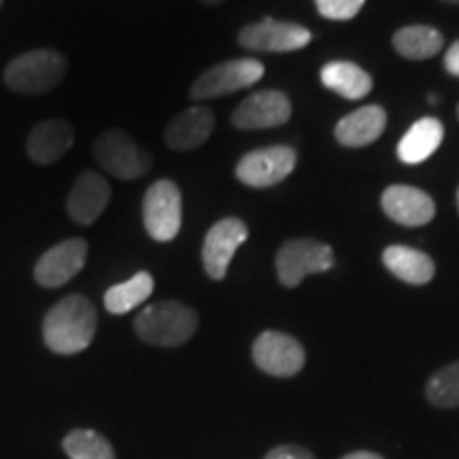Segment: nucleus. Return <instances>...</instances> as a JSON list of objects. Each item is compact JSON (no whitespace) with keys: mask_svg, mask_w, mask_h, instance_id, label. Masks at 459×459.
Returning a JSON list of instances; mask_svg holds the SVG:
<instances>
[{"mask_svg":"<svg viewBox=\"0 0 459 459\" xmlns=\"http://www.w3.org/2000/svg\"><path fill=\"white\" fill-rule=\"evenodd\" d=\"M183 203L181 189L175 181L160 179L143 198V223L147 234L158 243H169L181 232Z\"/></svg>","mask_w":459,"mask_h":459,"instance_id":"39448f33","label":"nucleus"},{"mask_svg":"<svg viewBox=\"0 0 459 459\" xmlns=\"http://www.w3.org/2000/svg\"><path fill=\"white\" fill-rule=\"evenodd\" d=\"M91 152H94V158L99 160V164L108 175L124 181L139 179V177L147 175L153 164L152 153L136 145L134 139L119 128H111L105 134H100Z\"/></svg>","mask_w":459,"mask_h":459,"instance_id":"20e7f679","label":"nucleus"},{"mask_svg":"<svg viewBox=\"0 0 459 459\" xmlns=\"http://www.w3.org/2000/svg\"><path fill=\"white\" fill-rule=\"evenodd\" d=\"M200 3H204V4H220V3H223V0H200Z\"/></svg>","mask_w":459,"mask_h":459,"instance_id":"c756f323","label":"nucleus"},{"mask_svg":"<svg viewBox=\"0 0 459 459\" xmlns=\"http://www.w3.org/2000/svg\"><path fill=\"white\" fill-rule=\"evenodd\" d=\"M445 139L443 124L436 117H423L412 124L398 143V158L404 164H421L432 156Z\"/></svg>","mask_w":459,"mask_h":459,"instance_id":"aec40b11","label":"nucleus"},{"mask_svg":"<svg viewBox=\"0 0 459 459\" xmlns=\"http://www.w3.org/2000/svg\"><path fill=\"white\" fill-rule=\"evenodd\" d=\"M291 102L283 91L264 90L251 94L232 113V126L238 130L277 128L290 122Z\"/></svg>","mask_w":459,"mask_h":459,"instance_id":"ddd939ff","label":"nucleus"},{"mask_svg":"<svg viewBox=\"0 0 459 459\" xmlns=\"http://www.w3.org/2000/svg\"><path fill=\"white\" fill-rule=\"evenodd\" d=\"M381 206L389 220L400 226L419 228L434 220L436 204L421 189L411 186H392L383 192Z\"/></svg>","mask_w":459,"mask_h":459,"instance_id":"2eb2a0df","label":"nucleus"},{"mask_svg":"<svg viewBox=\"0 0 459 459\" xmlns=\"http://www.w3.org/2000/svg\"><path fill=\"white\" fill-rule=\"evenodd\" d=\"M457 119H459V105H457Z\"/></svg>","mask_w":459,"mask_h":459,"instance_id":"72a5a7b5","label":"nucleus"},{"mask_svg":"<svg viewBox=\"0 0 459 459\" xmlns=\"http://www.w3.org/2000/svg\"><path fill=\"white\" fill-rule=\"evenodd\" d=\"M68 62L60 51L34 49L13 57L4 68V83L17 94H45L62 83Z\"/></svg>","mask_w":459,"mask_h":459,"instance_id":"7ed1b4c3","label":"nucleus"},{"mask_svg":"<svg viewBox=\"0 0 459 459\" xmlns=\"http://www.w3.org/2000/svg\"><path fill=\"white\" fill-rule=\"evenodd\" d=\"M264 459H315V457L311 451L302 449V446L283 445V446H277V449H273Z\"/></svg>","mask_w":459,"mask_h":459,"instance_id":"bb28decb","label":"nucleus"},{"mask_svg":"<svg viewBox=\"0 0 459 459\" xmlns=\"http://www.w3.org/2000/svg\"><path fill=\"white\" fill-rule=\"evenodd\" d=\"M247 237H249V230L238 217H226L206 232L203 243V264L211 279H226L230 262Z\"/></svg>","mask_w":459,"mask_h":459,"instance_id":"f8f14e48","label":"nucleus"},{"mask_svg":"<svg viewBox=\"0 0 459 459\" xmlns=\"http://www.w3.org/2000/svg\"><path fill=\"white\" fill-rule=\"evenodd\" d=\"M443 34L432 26H404L394 34V48L406 60H428L443 49Z\"/></svg>","mask_w":459,"mask_h":459,"instance_id":"4be33fe9","label":"nucleus"},{"mask_svg":"<svg viewBox=\"0 0 459 459\" xmlns=\"http://www.w3.org/2000/svg\"><path fill=\"white\" fill-rule=\"evenodd\" d=\"M383 264L394 277L409 285H426L436 274L432 257L406 245H389L383 251Z\"/></svg>","mask_w":459,"mask_h":459,"instance_id":"6ab92c4d","label":"nucleus"},{"mask_svg":"<svg viewBox=\"0 0 459 459\" xmlns=\"http://www.w3.org/2000/svg\"><path fill=\"white\" fill-rule=\"evenodd\" d=\"M198 328V315L177 300L156 302L143 308L134 321V330L143 341L156 347L186 344Z\"/></svg>","mask_w":459,"mask_h":459,"instance_id":"f03ea898","label":"nucleus"},{"mask_svg":"<svg viewBox=\"0 0 459 459\" xmlns=\"http://www.w3.org/2000/svg\"><path fill=\"white\" fill-rule=\"evenodd\" d=\"M254 361L262 372L271 377L290 378L304 368L307 353L294 336L268 330L255 338Z\"/></svg>","mask_w":459,"mask_h":459,"instance_id":"9d476101","label":"nucleus"},{"mask_svg":"<svg viewBox=\"0 0 459 459\" xmlns=\"http://www.w3.org/2000/svg\"><path fill=\"white\" fill-rule=\"evenodd\" d=\"M264 77V65L254 57H240V60L221 62L209 71L200 74L189 90L192 100H213L220 96H228L232 91L251 88Z\"/></svg>","mask_w":459,"mask_h":459,"instance_id":"0eeeda50","label":"nucleus"},{"mask_svg":"<svg viewBox=\"0 0 459 459\" xmlns=\"http://www.w3.org/2000/svg\"><path fill=\"white\" fill-rule=\"evenodd\" d=\"M96 308L85 296L73 294L45 315L43 338L49 351L57 355L82 353L96 336Z\"/></svg>","mask_w":459,"mask_h":459,"instance_id":"f257e3e1","label":"nucleus"},{"mask_svg":"<svg viewBox=\"0 0 459 459\" xmlns=\"http://www.w3.org/2000/svg\"><path fill=\"white\" fill-rule=\"evenodd\" d=\"M364 3L366 0H315L319 15L334 22L353 20L361 11V7H364Z\"/></svg>","mask_w":459,"mask_h":459,"instance_id":"a878e982","label":"nucleus"},{"mask_svg":"<svg viewBox=\"0 0 459 459\" xmlns=\"http://www.w3.org/2000/svg\"><path fill=\"white\" fill-rule=\"evenodd\" d=\"M334 266V251L330 245L311 238L287 240L277 254V274L283 287L294 290L311 274L330 271Z\"/></svg>","mask_w":459,"mask_h":459,"instance_id":"423d86ee","label":"nucleus"},{"mask_svg":"<svg viewBox=\"0 0 459 459\" xmlns=\"http://www.w3.org/2000/svg\"><path fill=\"white\" fill-rule=\"evenodd\" d=\"M62 446L71 459H115L108 440L91 429H74L66 436Z\"/></svg>","mask_w":459,"mask_h":459,"instance_id":"b1692460","label":"nucleus"},{"mask_svg":"<svg viewBox=\"0 0 459 459\" xmlns=\"http://www.w3.org/2000/svg\"><path fill=\"white\" fill-rule=\"evenodd\" d=\"M213 128V111L206 107H192L170 119L164 130V141L175 152H192V149L204 145Z\"/></svg>","mask_w":459,"mask_h":459,"instance_id":"f3484780","label":"nucleus"},{"mask_svg":"<svg viewBox=\"0 0 459 459\" xmlns=\"http://www.w3.org/2000/svg\"><path fill=\"white\" fill-rule=\"evenodd\" d=\"M111 200V186L99 172L85 170L77 177L66 198V211L79 226H90L105 213Z\"/></svg>","mask_w":459,"mask_h":459,"instance_id":"4468645a","label":"nucleus"},{"mask_svg":"<svg viewBox=\"0 0 459 459\" xmlns=\"http://www.w3.org/2000/svg\"><path fill=\"white\" fill-rule=\"evenodd\" d=\"M445 66H446V71L453 74V77H459V41L453 43L449 51H446Z\"/></svg>","mask_w":459,"mask_h":459,"instance_id":"cd10ccee","label":"nucleus"},{"mask_svg":"<svg viewBox=\"0 0 459 459\" xmlns=\"http://www.w3.org/2000/svg\"><path fill=\"white\" fill-rule=\"evenodd\" d=\"M296 169V152L274 145L245 153L237 164V179L249 187H273L285 181Z\"/></svg>","mask_w":459,"mask_h":459,"instance_id":"6e6552de","label":"nucleus"},{"mask_svg":"<svg viewBox=\"0 0 459 459\" xmlns=\"http://www.w3.org/2000/svg\"><path fill=\"white\" fill-rule=\"evenodd\" d=\"M153 277L149 273H136L134 277L124 281V283L108 287L105 294V307L113 315H126L134 311L139 304L147 300L153 294Z\"/></svg>","mask_w":459,"mask_h":459,"instance_id":"5701e85b","label":"nucleus"},{"mask_svg":"<svg viewBox=\"0 0 459 459\" xmlns=\"http://www.w3.org/2000/svg\"><path fill=\"white\" fill-rule=\"evenodd\" d=\"M428 400L440 409H457L459 406V361L445 366L428 381Z\"/></svg>","mask_w":459,"mask_h":459,"instance_id":"393cba45","label":"nucleus"},{"mask_svg":"<svg viewBox=\"0 0 459 459\" xmlns=\"http://www.w3.org/2000/svg\"><path fill=\"white\" fill-rule=\"evenodd\" d=\"M443 3H449V4H459V0H443Z\"/></svg>","mask_w":459,"mask_h":459,"instance_id":"2f4dec72","label":"nucleus"},{"mask_svg":"<svg viewBox=\"0 0 459 459\" xmlns=\"http://www.w3.org/2000/svg\"><path fill=\"white\" fill-rule=\"evenodd\" d=\"M88 260V243L83 238L62 240L45 251L34 266V279L41 287H62L83 271Z\"/></svg>","mask_w":459,"mask_h":459,"instance_id":"9b49d317","label":"nucleus"},{"mask_svg":"<svg viewBox=\"0 0 459 459\" xmlns=\"http://www.w3.org/2000/svg\"><path fill=\"white\" fill-rule=\"evenodd\" d=\"M429 105H438V99H436V94H429Z\"/></svg>","mask_w":459,"mask_h":459,"instance_id":"7c9ffc66","label":"nucleus"},{"mask_svg":"<svg viewBox=\"0 0 459 459\" xmlns=\"http://www.w3.org/2000/svg\"><path fill=\"white\" fill-rule=\"evenodd\" d=\"M321 83L347 100H359L370 94L372 77L353 62H330L321 68Z\"/></svg>","mask_w":459,"mask_h":459,"instance_id":"412c9836","label":"nucleus"},{"mask_svg":"<svg viewBox=\"0 0 459 459\" xmlns=\"http://www.w3.org/2000/svg\"><path fill=\"white\" fill-rule=\"evenodd\" d=\"M387 126V113L383 107L370 105L349 113L336 124L334 136L344 147H366L383 134Z\"/></svg>","mask_w":459,"mask_h":459,"instance_id":"a211bd4d","label":"nucleus"},{"mask_svg":"<svg viewBox=\"0 0 459 459\" xmlns=\"http://www.w3.org/2000/svg\"><path fill=\"white\" fill-rule=\"evenodd\" d=\"M0 7H3V0H0Z\"/></svg>","mask_w":459,"mask_h":459,"instance_id":"f704fd0d","label":"nucleus"},{"mask_svg":"<svg viewBox=\"0 0 459 459\" xmlns=\"http://www.w3.org/2000/svg\"><path fill=\"white\" fill-rule=\"evenodd\" d=\"M74 143L73 126L65 119H45L30 130L26 141L28 158L32 162L48 166L71 152Z\"/></svg>","mask_w":459,"mask_h":459,"instance_id":"dca6fc26","label":"nucleus"},{"mask_svg":"<svg viewBox=\"0 0 459 459\" xmlns=\"http://www.w3.org/2000/svg\"><path fill=\"white\" fill-rule=\"evenodd\" d=\"M457 206H459V189H457Z\"/></svg>","mask_w":459,"mask_h":459,"instance_id":"473e14b6","label":"nucleus"},{"mask_svg":"<svg viewBox=\"0 0 459 459\" xmlns=\"http://www.w3.org/2000/svg\"><path fill=\"white\" fill-rule=\"evenodd\" d=\"M311 32L294 22H279L273 17L245 26L238 32V43L245 49L266 51V54H287L304 49L311 43Z\"/></svg>","mask_w":459,"mask_h":459,"instance_id":"1a4fd4ad","label":"nucleus"},{"mask_svg":"<svg viewBox=\"0 0 459 459\" xmlns=\"http://www.w3.org/2000/svg\"><path fill=\"white\" fill-rule=\"evenodd\" d=\"M342 459H383V457L370 451H358V453H349V455H344Z\"/></svg>","mask_w":459,"mask_h":459,"instance_id":"c85d7f7f","label":"nucleus"}]
</instances>
